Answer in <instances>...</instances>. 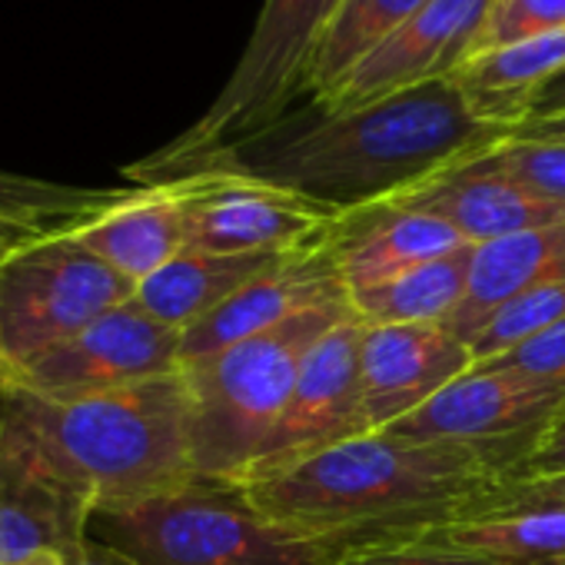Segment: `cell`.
I'll return each instance as SVG.
<instances>
[{"label":"cell","mask_w":565,"mask_h":565,"mask_svg":"<svg viewBox=\"0 0 565 565\" xmlns=\"http://www.w3.org/2000/svg\"><path fill=\"white\" fill-rule=\"evenodd\" d=\"M337 565H509V562L489 552L449 545L436 535H416V539L350 545L340 552Z\"/></svg>","instance_id":"28"},{"label":"cell","mask_w":565,"mask_h":565,"mask_svg":"<svg viewBox=\"0 0 565 565\" xmlns=\"http://www.w3.org/2000/svg\"><path fill=\"white\" fill-rule=\"evenodd\" d=\"M469 343L443 323L366 327L360 350L363 433H383L472 370Z\"/></svg>","instance_id":"14"},{"label":"cell","mask_w":565,"mask_h":565,"mask_svg":"<svg viewBox=\"0 0 565 565\" xmlns=\"http://www.w3.org/2000/svg\"><path fill=\"white\" fill-rule=\"evenodd\" d=\"M41 233H51V230H44V226H31V223H21V220L0 216V263H4L14 249H21L24 243L38 239Z\"/></svg>","instance_id":"33"},{"label":"cell","mask_w":565,"mask_h":565,"mask_svg":"<svg viewBox=\"0 0 565 565\" xmlns=\"http://www.w3.org/2000/svg\"><path fill=\"white\" fill-rule=\"evenodd\" d=\"M340 8L343 0H263L243 57L210 110L127 177L134 183L177 180L307 104L317 54Z\"/></svg>","instance_id":"6"},{"label":"cell","mask_w":565,"mask_h":565,"mask_svg":"<svg viewBox=\"0 0 565 565\" xmlns=\"http://www.w3.org/2000/svg\"><path fill=\"white\" fill-rule=\"evenodd\" d=\"M515 137H555V140H565V117L522 124V127L515 130Z\"/></svg>","instance_id":"35"},{"label":"cell","mask_w":565,"mask_h":565,"mask_svg":"<svg viewBox=\"0 0 565 565\" xmlns=\"http://www.w3.org/2000/svg\"><path fill=\"white\" fill-rule=\"evenodd\" d=\"M552 117H565V71L535 97L532 114H529L525 124H532V120H552Z\"/></svg>","instance_id":"34"},{"label":"cell","mask_w":565,"mask_h":565,"mask_svg":"<svg viewBox=\"0 0 565 565\" xmlns=\"http://www.w3.org/2000/svg\"><path fill=\"white\" fill-rule=\"evenodd\" d=\"M18 565H67V558H64V552H41V555L24 558V562H18Z\"/></svg>","instance_id":"36"},{"label":"cell","mask_w":565,"mask_h":565,"mask_svg":"<svg viewBox=\"0 0 565 565\" xmlns=\"http://www.w3.org/2000/svg\"><path fill=\"white\" fill-rule=\"evenodd\" d=\"M482 370H509V373H522L532 380H545V383H565V317L545 330H539L535 337L522 340L519 347L476 363Z\"/></svg>","instance_id":"30"},{"label":"cell","mask_w":565,"mask_h":565,"mask_svg":"<svg viewBox=\"0 0 565 565\" xmlns=\"http://www.w3.org/2000/svg\"><path fill=\"white\" fill-rule=\"evenodd\" d=\"M134 294L137 282L94 256L74 226L41 233L0 263V356L18 373Z\"/></svg>","instance_id":"7"},{"label":"cell","mask_w":565,"mask_h":565,"mask_svg":"<svg viewBox=\"0 0 565 565\" xmlns=\"http://www.w3.org/2000/svg\"><path fill=\"white\" fill-rule=\"evenodd\" d=\"M90 539L137 565H337L340 548L266 515L243 486L190 479L170 492L97 509Z\"/></svg>","instance_id":"5"},{"label":"cell","mask_w":565,"mask_h":565,"mask_svg":"<svg viewBox=\"0 0 565 565\" xmlns=\"http://www.w3.org/2000/svg\"><path fill=\"white\" fill-rule=\"evenodd\" d=\"M327 246L347 282V294L353 297L426 259L446 256L472 243H466L439 216L399 203H376L353 213H340L327 230Z\"/></svg>","instance_id":"16"},{"label":"cell","mask_w":565,"mask_h":565,"mask_svg":"<svg viewBox=\"0 0 565 565\" xmlns=\"http://www.w3.org/2000/svg\"><path fill=\"white\" fill-rule=\"evenodd\" d=\"M337 300H350V294L323 233L310 246L276 256L263 273L243 282L226 303H220L200 323L186 327L180 360L183 366L210 360L230 350L233 343H243L263 330L294 320L303 310Z\"/></svg>","instance_id":"13"},{"label":"cell","mask_w":565,"mask_h":565,"mask_svg":"<svg viewBox=\"0 0 565 565\" xmlns=\"http://www.w3.org/2000/svg\"><path fill=\"white\" fill-rule=\"evenodd\" d=\"M548 31H565V0H495L479 51L505 47Z\"/></svg>","instance_id":"29"},{"label":"cell","mask_w":565,"mask_h":565,"mask_svg":"<svg viewBox=\"0 0 565 565\" xmlns=\"http://www.w3.org/2000/svg\"><path fill=\"white\" fill-rule=\"evenodd\" d=\"M14 380H18V373L4 363V356H0V393L11 390V386H14Z\"/></svg>","instance_id":"37"},{"label":"cell","mask_w":565,"mask_h":565,"mask_svg":"<svg viewBox=\"0 0 565 565\" xmlns=\"http://www.w3.org/2000/svg\"><path fill=\"white\" fill-rule=\"evenodd\" d=\"M0 459L94 512L170 492L196 479L183 370L77 399L11 386L0 393Z\"/></svg>","instance_id":"3"},{"label":"cell","mask_w":565,"mask_h":565,"mask_svg":"<svg viewBox=\"0 0 565 565\" xmlns=\"http://www.w3.org/2000/svg\"><path fill=\"white\" fill-rule=\"evenodd\" d=\"M363 333L366 323L353 310L310 350L287 409H282L276 429L269 433L266 446L259 449L256 462L249 466L239 486L279 476L337 443L363 436Z\"/></svg>","instance_id":"11"},{"label":"cell","mask_w":565,"mask_h":565,"mask_svg":"<svg viewBox=\"0 0 565 565\" xmlns=\"http://www.w3.org/2000/svg\"><path fill=\"white\" fill-rule=\"evenodd\" d=\"M565 276V220L502 236L472 249V273L462 307L446 323L466 343L512 297Z\"/></svg>","instance_id":"18"},{"label":"cell","mask_w":565,"mask_h":565,"mask_svg":"<svg viewBox=\"0 0 565 565\" xmlns=\"http://www.w3.org/2000/svg\"><path fill=\"white\" fill-rule=\"evenodd\" d=\"M492 8L495 0H429L317 104L350 110L423 84L452 81L456 71L479 54Z\"/></svg>","instance_id":"12"},{"label":"cell","mask_w":565,"mask_h":565,"mask_svg":"<svg viewBox=\"0 0 565 565\" xmlns=\"http://www.w3.org/2000/svg\"><path fill=\"white\" fill-rule=\"evenodd\" d=\"M183 206L186 249L290 253L317 243L340 213L269 180L206 167L167 180Z\"/></svg>","instance_id":"8"},{"label":"cell","mask_w":565,"mask_h":565,"mask_svg":"<svg viewBox=\"0 0 565 565\" xmlns=\"http://www.w3.org/2000/svg\"><path fill=\"white\" fill-rule=\"evenodd\" d=\"M562 317H565V276L542 282V287H532V290L512 297L505 307H499L486 320V327L469 340L472 360L486 363V360L519 347L522 340L535 337L539 330L558 323Z\"/></svg>","instance_id":"26"},{"label":"cell","mask_w":565,"mask_h":565,"mask_svg":"<svg viewBox=\"0 0 565 565\" xmlns=\"http://www.w3.org/2000/svg\"><path fill=\"white\" fill-rule=\"evenodd\" d=\"M90 515L87 502L0 459V565L71 552L90 539Z\"/></svg>","instance_id":"21"},{"label":"cell","mask_w":565,"mask_h":565,"mask_svg":"<svg viewBox=\"0 0 565 565\" xmlns=\"http://www.w3.org/2000/svg\"><path fill=\"white\" fill-rule=\"evenodd\" d=\"M64 558H67V565H137L134 558H127L124 552H117L97 539H84L71 552H64Z\"/></svg>","instance_id":"32"},{"label":"cell","mask_w":565,"mask_h":565,"mask_svg":"<svg viewBox=\"0 0 565 565\" xmlns=\"http://www.w3.org/2000/svg\"><path fill=\"white\" fill-rule=\"evenodd\" d=\"M509 137L512 130L486 124L452 81H436L350 110L307 100L196 170H239L333 213H353L390 203Z\"/></svg>","instance_id":"1"},{"label":"cell","mask_w":565,"mask_h":565,"mask_svg":"<svg viewBox=\"0 0 565 565\" xmlns=\"http://www.w3.org/2000/svg\"><path fill=\"white\" fill-rule=\"evenodd\" d=\"M565 476V413L539 436L529 456L512 469L509 482H532V479H555Z\"/></svg>","instance_id":"31"},{"label":"cell","mask_w":565,"mask_h":565,"mask_svg":"<svg viewBox=\"0 0 565 565\" xmlns=\"http://www.w3.org/2000/svg\"><path fill=\"white\" fill-rule=\"evenodd\" d=\"M565 413V383L472 366L390 433L423 443H462L495 456L509 476ZM509 482V479H505Z\"/></svg>","instance_id":"9"},{"label":"cell","mask_w":565,"mask_h":565,"mask_svg":"<svg viewBox=\"0 0 565 565\" xmlns=\"http://www.w3.org/2000/svg\"><path fill=\"white\" fill-rule=\"evenodd\" d=\"M390 203L439 216L472 246L565 220V203L525 190L522 183L492 170L482 153L429 177Z\"/></svg>","instance_id":"15"},{"label":"cell","mask_w":565,"mask_h":565,"mask_svg":"<svg viewBox=\"0 0 565 565\" xmlns=\"http://www.w3.org/2000/svg\"><path fill=\"white\" fill-rule=\"evenodd\" d=\"M426 4L429 0H343L310 74V100L327 97L356 64H363Z\"/></svg>","instance_id":"24"},{"label":"cell","mask_w":565,"mask_h":565,"mask_svg":"<svg viewBox=\"0 0 565 565\" xmlns=\"http://www.w3.org/2000/svg\"><path fill=\"white\" fill-rule=\"evenodd\" d=\"M482 160L509 180L522 183L525 190L565 203V140L512 134L509 140L482 153Z\"/></svg>","instance_id":"27"},{"label":"cell","mask_w":565,"mask_h":565,"mask_svg":"<svg viewBox=\"0 0 565 565\" xmlns=\"http://www.w3.org/2000/svg\"><path fill=\"white\" fill-rule=\"evenodd\" d=\"M74 236L134 282H143L186 249L183 206L170 183H137L120 190L97 216L74 226Z\"/></svg>","instance_id":"17"},{"label":"cell","mask_w":565,"mask_h":565,"mask_svg":"<svg viewBox=\"0 0 565 565\" xmlns=\"http://www.w3.org/2000/svg\"><path fill=\"white\" fill-rule=\"evenodd\" d=\"M472 249L462 246L446 256L426 259L373 290L353 294L350 307L366 327H426V323H449L452 313L462 307L472 273Z\"/></svg>","instance_id":"22"},{"label":"cell","mask_w":565,"mask_h":565,"mask_svg":"<svg viewBox=\"0 0 565 565\" xmlns=\"http://www.w3.org/2000/svg\"><path fill=\"white\" fill-rule=\"evenodd\" d=\"M350 300L320 303L230 350L183 366L193 472L239 486L287 409L310 350L350 317Z\"/></svg>","instance_id":"4"},{"label":"cell","mask_w":565,"mask_h":565,"mask_svg":"<svg viewBox=\"0 0 565 565\" xmlns=\"http://www.w3.org/2000/svg\"><path fill=\"white\" fill-rule=\"evenodd\" d=\"M426 535L489 552L509 565H565V505L492 509L446 522Z\"/></svg>","instance_id":"23"},{"label":"cell","mask_w":565,"mask_h":565,"mask_svg":"<svg viewBox=\"0 0 565 565\" xmlns=\"http://www.w3.org/2000/svg\"><path fill=\"white\" fill-rule=\"evenodd\" d=\"M183 333L153 320L134 300L107 310L71 340L18 370L14 386L44 399H77L183 370Z\"/></svg>","instance_id":"10"},{"label":"cell","mask_w":565,"mask_h":565,"mask_svg":"<svg viewBox=\"0 0 565 565\" xmlns=\"http://www.w3.org/2000/svg\"><path fill=\"white\" fill-rule=\"evenodd\" d=\"M282 253H203L183 249L143 282H137L134 303L153 320L186 330L226 303L243 282L263 273Z\"/></svg>","instance_id":"20"},{"label":"cell","mask_w":565,"mask_h":565,"mask_svg":"<svg viewBox=\"0 0 565 565\" xmlns=\"http://www.w3.org/2000/svg\"><path fill=\"white\" fill-rule=\"evenodd\" d=\"M505 479L509 469L476 446L423 443L383 429L337 443L243 489L276 522L343 552L416 539L476 515Z\"/></svg>","instance_id":"2"},{"label":"cell","mask_w":565,"mask_h":565,"mask_svg":"<svg viewBox=\"0 0 565 565\" xmlns=\"http://www.w3.org/2000/svg\"><path fill=\"white\" fill-rule=\"evenodd\" d=\"M565 71V31L535 34L472 54L452 77L466 104L495 127L519 130L535 97Z\"/></svg>","instance_id":"19"},{"label":"cell","mask_w":565,"mask_h":565,"mask_svg":"<svg viewBox=\"0 0 565 565\" xmlns=\"http://www.w3.org/2000/svg\"><path fill=\"white\" fill-rule=\"evenodd\" d=\"M120 190L67 186L14 170H0V216L44 230H71L97 216Z\"/></svg>","instance_id":"25"}]
</instances>
